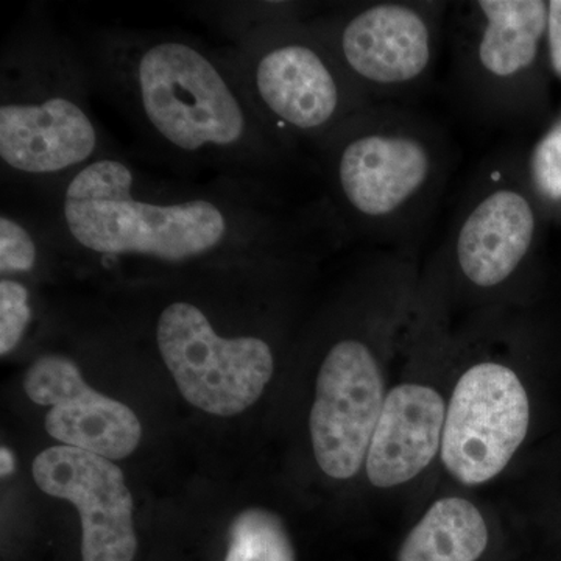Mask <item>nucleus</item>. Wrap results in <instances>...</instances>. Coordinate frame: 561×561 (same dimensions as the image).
<instances>
[{"instance_id":"obj_5","label":"nucleus","mask_w":561,"mask_h":561,"mask_svg":"<svg viewBox=\"0 0 561 561\" xmlns=\"http://www.w3.org/2000/svg\"><path fill=\"white\" fill-rule=\"evenodd\" d=\"M228 49L257 108L297 149L319 151L375 105L309 20L280 22Z\"/></svg>"},{"instance_id":"obj_17","label":"nucleus","mask_w":561,"mask_h":561,"mask_svg":"<svg viewBox=\"0 0 561 561\" xmlns=\"http://www.w3.org/2000/svg\"><path fill=\"white\" fill-rule=\"evenodd\" d=\"M225 561H297L283 519L265 508H247L230 527Z\"/></svg>"},{"instance_id":"obj_8","label":"nucleus","mask_w":561,"mask_h":561,"mask_svg":"<svg viewBox=\"0 0 561 561\" xmlns=\"http://www.w3.org/2000/svg\"><path fill=\"white\" fill-rule=\"evenodd\" d=\"M451 3L379 0L312 16L309 24L375 105H413L430 87Z\"/></svg>"},{"instance_id":"obj_11","label":"nucleus","mask_w":561,"mask_h":561,"mask_svg":"<svg viewBox=\"0 0 561 561\" xmlns=\"http://www.w3.org/2000/svg\"><path fill=\"white\" fill-rule=\"evenodd\" d=\"M386 397L375 342L353 334L332 342L309 416L313 456L324 474L346 481L360 471Z\"/></svg>"},{"instance_id":"obj_1","label":"nucleus","mask_w":561,"mask_h":561,"mask_svg":"<svg viewBox=\"0 0 561 561\" xmlns=\"http://www.w3.org/2000/svg\"><path fill=\"white\" fill-rule=\"evenodd\" d=\"M14 194L38 206L72 267L106 273L319 256L345 238L327 198L297 206L267 181L154 175L119 150L54 190Z\"/></svg>"},{"instance_id":"obj_3","label":"nucleus","mask_w":561,"mask_h":561,"mask_svg":"<svg viewBox=\"0 0 561 561\" xmlns=\"http://www.w3.org/2000/svg\"><path fill=\"white\" fill-rule=\"evenodd\" d=\"M92 92L79 41L33 2L0 51L2 190L41 194L117 151L92 110Z\"/></svg>"},{"instance_id":"obj_19","label":"nucleus","mask_w":561,"mask_h":561,"mask_svg":"<svg viewBox=\"0 0 561 561\" xmlns=\"http://www.w3.org/2000/svg\"><path fill=\"white\" fill-rule=\"evenodd\" d=\"M526 165L537 201L561 205V117L538 140Z\"/></svg>"},{"instance_id":"obj_18","label":"nucleus","mask_w":561,"mask_h":561,"mask_svg":"<svg viewBox=\"0 0 561 561\" xmlns=\"http://www.w3.org/2000/svg\"><path fill=\"white\" fill-rule=\"evenodd\" d=\"M31 280L2 276L0 279V354L16 348L32 327L35 308Z\"/></svg>"},{"instance_id":"obj_15","label":"nucleus","mask_w":561,"mask_h":561,"mask_svg":"<svg viewBox=\"0 0 561 561\" xmlns=\"http://www.w3.org/2000/svg\"><path fill=\"white\" fill-rule=\"evenodd\" d=\"M489 538L485 518L471 501L442 497L405 537L398 561H478Z\"/></svg>"},{"instance_id":"obj_13","label":"nucleus","mask_w":561,"mask_h":561,"mask_svg":"<svg viewBox=\"0 0 561 561\" xmlns=\"http://www.w3.org/2000/svg\"><path fill=\"white\" fill-rule=\"evenodd\" d=\"M24 389L33 402L50 408L44 426L62 445L108 460L125 459L138 448L142 427L136 413L91 389L69 356H39L25 373Z\"/></svg>"},{"instance_id":"obj_21","label":"nucleus","mask_w":561,"mask_h":561,"mask_svg":"<svg viewBox=\"0 0 561 561\" xmlns=\"http://www.w3.org/2000/svg\"><path fill=\"white\" fill-rule=\"evenodd\" d=\"M0 461H2L0 472H2V478H5V476H10L14 471V465H16L14 463L13 454H11L9 448L0 449Z\"/></svg>"},{"instance_id":"obj_4","label":"nucleus","mask_w":561,"mask_h":561,"mask_svg":"<svg viewBox=\"0 0 561 561\" xmlns=\"http://www.w3.org/2000/svg\"><path fill=\"white\" fill-rule=\"evenodd\" d=\"M327 202L343 236L413 251L456 162L448 131L413 105H373L319 151Z\"/></svg>"},{"instance_id":"obj_14","label":"nucleus","mask_w":561,"mask_h":561,"mask_svg":"<svg viewBox=\"0 0 561 561\" xmlns=\"http://www.w3.org/2000/svg\"><path fill=\"white\" fill-rule=\"evenodd\" d=\"M446 405L440 391L424 383L387 391L364 465L373 486L404 485L430 467L440 454Z\"/></svg>"},{"instance_id":"obj_10","label":"nucleus","mask_w":561,"mask_h":561,"mask_svg":"<svg viewBox=\"0 0 561 561\" xmlns=\"http://www.w3.org/2000/svg\"><path fill=\"white\" fill-rule=\"evenodd\" d=\"M531 402L522 376L500 360L461 373L446 405L440 457L463 485L493 481L529 435Z\"/></svg>"},{"instance_id":"obj_20","label":"nucleus","mask_w":561,"mask_h":561,"mask_svg":"<svg viewBox=\"0 0 561 561\" xmlns=\"http://www.w3.org/2000/svg\"><path fill=\"white\" fill-rule=\"evenodd\" d=\"M548 3L546 44H548L549 61H551L553 72L561 79V0H551Z\"/></svg>"},{"instance_id":"obj_16","label":"nucleus","mask_w":561,"mask_h":561,"mask_svg":"<svg viewBox=\"0 0 561 561\" xmlns=\"http://www.w3.org/2000/svg\"><path fill=\"white\" fill-rule=\"evenodd\" d=\"M191 13L238 46L253 33L280 22L311 20L305 2H195Z\"/></svg>"},{"instance_id":"obj_7","label":"nucleus","mask_w":561,"mask_h":561,"mask_svg":"<svg viewBox=\"0 0 561 561\" xmlns=\"http://www.w3.org/2000/svg\"><path fill=\"white\" fill-rule=\"evenodd\" d=\"M538 238L540 210L526 161L500 151L472 176L431 271L472 294L496 295L526 271Z\"/></svg>"},{"instance_id":"obj_2","label":"nucleus","mask_w":561,"mask_h":561,"mask_svg":"<svg viewBox=\"0 0 561 561\" xmlns=\"http://www.w3.org/2000/svg\"><path fill=\"white\" fill-rule=\"evenodd\" d=\"M92 88L181 179L272 181L298 149L257 108L228 47L176 31L92 27Z\"/></svg>"},{"instance_id":"obj_6","label":"nucleus","mask_w":561,"mask_h":561,"mask_svg":"<svg viewBox=\"0 0 561 561\" xmlns=\"http://www.w3.org/2000/svg\"><path fill=\"white\" fill-rule=\"evenodd\" d=\"M548 11L542 0H471L449 9L454 87L479 119L511 125L538 108Z\"/></svg>"},{"instance_id":"obj_12","label":"nucleus","mask_w":561,"mask_h":561,"mask_svg":"<svg viewBox=\"0 0 561 561\" xmlns=\"http://www.w3.org/2000/svg\"><path fill=\"white\" fill-rule=\"evenodd\" d=\"M32 472L41 491L79 511L81 560H135L133 497L119 467L98 454L60 445L38 454Z\"/></svg>"},{"instance_id":"obj_9","label":"nucleus","mask_w":561,"mask_h":561,"mask_svg":"<svg viewBox=\"0 0 561 561\" xmlns=\"http://www.w3.org/2000/svg\"><path fill=\"white\" fill-rule=\"evenodd\" d=\"M153 319L158 353L184 400L210 415H238L260 400L275 371L271 339L225 332L208 305L176 291Z\"/></svg>"}]
</instances>
